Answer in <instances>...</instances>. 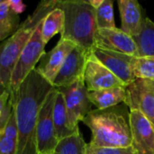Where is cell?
<instances>
[{
    "label": "cell",
    "mask_w": 154,
    "mask_h": 154,
    "mask_svg": "<svg viewBox=\"0 0 154 154\" xmlns=\"http://www.w3.org/2000/svg\"><path fill=\"white\" fill-rule=\"evenodd\" d=\"M57 7L63 11L65 17L60 38L74 42L89 54L95 47L97 30L96 9L86 0L58 1Z\"/></svg>",
    "instance_id": "obj_3"
},
{
    "label": "cell",
    "mask_w": 154,
    "mask_h": 154,
    "mask_svg": "<svg viewBox=\"0 0 154 154\" xmlns=\"http://www.w3.org/2000/svg\"><path fill=\"white\" fill-rule=\"evenodd\" d=\"M64 13L60 8H54L43 19L42 25V38L45 44L57 33H61L64 29Z\"/></svg>",
    "instance_id": "obj_20"
},
{
    "label": "cell",
    "mask_w": 154,
    "mask_h": 154,
    "mask_svg": "<svg viewBox=\"0 0 154 154\" xmlns=\"http://www.w3.org/2000/svg\"><path fill=\"white\" fill-rule=\"evenodd\" d=\"M103 2H104V0H88L89 5H90L93 8H95V9L98 8V7L102 5Z\"/></svg>",
    "instance_id": "obj_28"
},
{
    "label": "cell",
    "mask_w": 154,
    "mask_h": 154,
    "mask_svg": "<svg viewBox=\"0 0 154 154\" xmlns=\"http://www.w3.org/2000/svg\"><path fill=\"white\" fill-rule=\"evenodd\" d=\"M2 45H3V42L0 43V51H1V48H2ZM7 89L5 88V86H4V84H3V82H2V79H1V77H0V96L5 92V91H6Z\"/></svg>",
    "instance_id": "obj_29"
},
{
    "label": "cell",
    "mask_w": 154,
    "mask_h": 154,
    "mask_svg": "<svg viewBox=\"0 0 154 154\" xmlns=\"http://www.w3.org/2000/svg\"><path fill=\"white\" fill-rule=\"evenodd\" d=\"M88 55L89 54L81 47L76 45L67 56L52 83V86L56 88L67 87L82 78Z\"/></svg>",
    "instance_id": "obj_13"
},
{
    "label": "cell",
    "mask_w": 154,
    "mask_h": 154,
    "mask_svg": "<svg viewBox=\"0 0 154 154\" xmlns=\"http://www.w3.org/2000/svg\"><path fill=\"white\" fill-rule=\"evenodd\" d=\"M95 47L138 57V49L132 36L118 28L97 30Z\"/></svg>",
    "instance_id": "obj_12"
},
{
    "label": "cell",
    "mask_w": 154,
    "mask_h": 154,
    "mask_svg": "<svg viewBox=\"0 0 154 154\" xmlns=\"http://www.w3.org/2000/svg\"><path fill=\"white\" fill-rule=\"evenodd\" d=\"M82 122L91 130L92 148H126L132 144L130 109L124 103L91 110Z\"/></svg>",
    "instance_id": "obj_2"
},
{
    "label": "cell",
    "mask_w": 154,
    "mask_h": 154,
    "mask_svg": "<svg viewBox=\"0 0 154 154\" xmlns=\"http://www.w3.org/2000/svg\"><path fill=\"white\" fill-rule=\"evenodd\" d=\"M42 21L37 25L34 32L26 43L15 63L11 77L9 92L16 89L21 85L31 71L36 68L37 63L45 53L44 50L46 44L42 38Z\"/></svg>",
    "instance_id": "obj_5"
},
{
    "label": "cell",
    "mask_w": 154,
    "mask_h": 154,
    "mask_svg": "<svg viewBox=\"0 0 154 154\" xmlns=\"http://www.w3.org/2000/svg\"><path fill=\"white\" fill-rule=\"evenodd\" d=\"M75 46L74 42L60 38L53 49L43 54L36 69L46 80L52 84L67 56Z\"/></svg>",
    "instance_id": "obj_14"
},
{
    "label": "cell",
    "mask_w": 154,
    "mask_h": 154,
    "mask_svg": "<svg viewBox=\"0 0 154 154\" xmlns=\"http://www.w3.org/2000/svg\"><path fill=\"white\" fill-rule=\"evenodd\" d=\"M53 123H54L55 133L58 141L66 138L75 133L70 131L68 127V117H67L65 101L62 94L59 91L57 93L54 107H53Z\"/></svg>",
    "instance_id": "obj_18"
},
{
    "label": "cell",
    "mask_w": 154,
    "mask_h": 154,
    "mask_svg": "<svg viewBox=\"0 0 154 154\" xmlns=\"http://www.w3.org/2000/svg\"><path fill=\"white\" fill-rule=\"evenodd\" d=\"M83 79L88 92L125 87V85L107 68L90 53L87 59Z\"/></svg>",
    "instance_id": "obj_11"
},
{
    "label": "cell",
    "mask_w": 154,
    "mask_h": 154,
    "mask_svg": "<svg viewBox=\"0 0 154 154\" xmlns=\"http://www.w3.org/2000/svg\"><path fill=\"white\" fill-rule=\"evenodd\" d=\"M18 132L14 109L6 123L0 129V154H17Z\"/></svg>",
    "instance_id": "obj_17"
},
{
    "label": "cell",
    "mask_w": 154,
    "mask_h": 154,
    "mask_svg": "<svg viewBox=\"0 0 154 154\" xmlns=\"http://www.w3.org/2000/svg\"><path fill=\"white\" fill-rule=\"evenodd\" d=\"M88 98L97 109L113 107L121 103H125L126 99L125 87H117L88 92Z\"/></svg>",
    "instance_id": "obj_16"
},
{
    "label": "cell",
    "mask_w": 154,
    "mask_h": 154,
    "mask_svg": "<svg viewBox=\"0 0 154 154\" xmlns=\"http://www.w3.org/2000/svg\"><path fill=\"white\" fill-rule=\"evenodd\" d=\"M7 4L10 8L18 15L24 12L26 9V5L20 0H7Z\"/></svg>",
    "instance_id": "obj_27"
},
{
    "label": "cell",
    "mask_w": 154,
    "mask_h": 154,
    "mask_svg": "<svg viewBox=\"0 0 154 154\" xmlns=\"http://www.w3.org/2000/svg\"><path fill=\"white\" fill-rule=\"evenodd\" d=\"M87 154H137L132 146L126 148H92L87 146Z\"/></svg>",
    "instance_id": "obj_26"
},
{
    "label": "cell",
    "mask_w": 154,
    "mask_h": 154,
    "mask_svg": "<svg viewBox=\"0 0 154 154\" xmlns=\"http://www.w3.org/2000/svg\"><path fill=\"white\" fill-rule=\"evenodd\" d=\"M117 4L122 22L121 30L132 37L137 36L146 18L141 5L136 0H118Z\"/></svg>",
    "instance_id": "obj_15"
},
{
    "label": "cell",
    "mask_w": 154,
    "mask_h": 154,
    "mask_svg": "<svg viewBox=\"0 0 154 154\" xmlns=\"http://www.w3.org/2000/svg\"><path fill=\"white\" fill-rule=\"evenodd\" d=\"M58 90L53 88L42 105L36 125V142L38 154H52L59 141L53 123V107Z\"/></svg>",
    "instance_id": "obj_7"
},
{
    "label": "cell",
    "mask_w": 154,
    "mask_h": 154,
    "mask_svg": "<svg viewBox=\"0 0 154 154\" xmlns=\"http://www.w3.org/2000/svg\"><path fill=\"white\" fill-rule=\"evenodd\" d=\"M57 2L56 0L40 2L32 14L20 24L17 31L3 42L0 51V77L7 90H9L12 73L21 52L32 37L37 25L51 10L57 7Z\"/></svg>",
    "instance_id": "obj_4"
},
{
    "label": "cell",
    "mask_w": 154,
    "mask_h": 154,
    "mask_svg": "<svg viewBox=\"0 0 154 154\" xmlns=\"http://www.w3.org/2000/svg\"><path fill=\"white\" fill-rule=\"evenodd\" d=\"M88 143L79 131L59 141L52 154H87Z\"/></svg>",
    "instance_id": "obj_22"
},
{
    "label": "cell",
    "mask_w": 154,
    "mask_h": 154,
    "mask_svg": "<svg viewBox=\"0 0 154 154\" xmlns=\"http://www.w3.org/2000/svg\"><path fill=\"white\" fill-rule=\"evenodd\" d=\"M133 38L138 49V57H154V22L146 17L141 32Z\"/></svg>",
    "instance_id": "obj_21"
},
{
    "label": "cell",
    "mask_w": 154,
    "mask_h": 154,
    "mask_svg": "<svg viewBox=\"0 0 154 154\" xmlns=\"http://www.w3.org/2000/svg\"><path fill=\"white\" fill-rule=\"evenodd\" d=\"M125 90V104L130 110L140 111L154 125V80L136 79Z\"/></svg>",
    "instance_id": "obj_8"
},
{
    "label": "cell",
    "mask_w": 154,
    "mask_h": 154,
    "mask_svg": "<svg viewBox=\"0 0 154 154\" xmlns=\"http://www.w3.org/2000/svg\"><path fill=\"white\" fill-rule=\"evenodd\" d=\"M90 54L107 68L125 85V87L133 83L136 79L131 67V61L134 56L97 47H94L91 50Z\"/></svg>",
    "instance_id": "obj_9"
},
{
    "label": "cell",
    "mask_w": 154,
    "mask_h": 154,
    "mask_svg": "<svg viewBox=\"0 0 154 154\" xmlns=\"http://www.w3.org/2000/svg\"><path fill=\"white\" fill-rule=\"evenodd\" d=\"M53 88L35 68L16 89L10 92L18 132L17 154H38L37 117L42 105Z\"/></svg>",
    "instance_id": "obj_1"
},
{
    "label": "cell",
    "mask_w": 154,
    "mask_h": 154,
    "mask_svg": "<svg viewBox=\"0 0 154 154\" xmlns=\"http://www.w3.org/2000/svg\"><path fill=\"white\" fill-rule=\"evenodd\" d=\"M131 146L137 154H154V125L140 111L130 110Z\"/></svg>",
    "instance_id": "obj_10"
},
{
    "label": "cell",
    "mask_w": 154,
    "mask_h": 154,
    "mask_svg": "<svg viewBox=\"0 0 154 154\" xmlns=\"http://www.w3.org/2000/svg\"><path fill=\"white\" fill-rule=\"evenodd\" d=\"M13 111V105L10 97L9 90L5 91L0 96V129L7 123Z\"/></svg>",
    "instance_id": "obj_25"
},
{
    "label": "cell",
    "mask_w": 154,
    "mask_h": 154,
    "mask_svg": "<svg viewBox=\"0 0 154 154\" xmlns=\"http://www.w3.org/2000/svg\"><path fill=\"white\" fill-rule=\"evenodd\" d=\"M19 26V15L10 8L7 0L0 1V42L11 37Z\"/></svg>",
    "instance_id": "obj_19"
},
{
    "label": "cell",
    "mask_w": 154,
    "mask_h": 154,
    "mask_svg": "<svg viewBox=\"0 0 154 154\" xmlns=\"http://www.w3.org/2000/svg\"><path fill=\"white\" fill-rule=\"evenodd\" d=\"M96 23L98 30L116 28L113 0H104L102 5L96 9Z\"/></svg>",
    "instance_id": "obj_24"
},
{
    "label": "cell",
    "mask_w": 154,
    "mask_h": 154,
    "mask_svg": "<svg viewBox=\"0 0 154 154\" xmlns=\"http://www.w3.org/2000/svg\"><path fill=\"white\" fill-rule=\"evenodd\" d=\"M64 97L68 117V127L70 131L76 132L79 128V122L82 121L91 111V102L88 98V90L85 85L83 77L75 83L57 88Z\"/></svg>",
    "instance_id": "obj_6"
},
{
    "label": "cell",
    "mask_w": 154,
    "mask_h": 154,
    "mask_svg": "<svg viewBox=\"0 0 154 154\" xmlns=\"http://www.w3.org/2000/svg\"><path fill=\"white\" fill-rule=\"evenodd\" d=\"M131 67L135 79L154 80V57H133Z\"/></svg>",
    "instance_id": "obj_23"
}]
</instances>
